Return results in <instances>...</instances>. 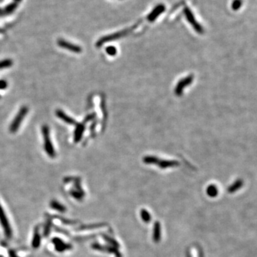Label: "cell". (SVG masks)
<instances>
[{
    "label": "cell",
    "mask_w": 257,
    "mask_h": 257,
    "mask_svg": "<svg viewBox=\"0 0 257 257\" xmlns=\"http://www.w3.org/2000/svg\"><path fill=\"white\" fill-rule=\"evenodd\" d=\"M85 127L84 125L81 124H77V127H76L74 134V140L75 142H78L81 139L82 135L84 134V131Z\"/></svg>",
    "instance_id": "ba28073f"
},
{
    "label": "cell",
    "mask_w": 257,
    "mask_h": 257,
    "mask_svg": "<svg viewBox=\"0 0 257 257\" xmlns=\"http://www.w3.org/2000/svg\"><path fill=\"white\" fill-rule=\"evenodd\" d=\"M41 131L44 139V149L49 157L54 158L56 157V151L50 139L49 127L47 125H44L41 128Z\"/></svg>",
    "instance_id": "6da1fadb"
},
{
    "label": "cell",
    "mask_w": 257,
    "mask_h": 257,
    "mask_svg": "<svg viewBox=\"0 0 257 257\" xmlns=\"http://www.w3.org/2000/svg\"><path fill=\"white\" fill-rule=\"evenodd\" d=\"M131 31V29H125V30H123L121 31H119V32L113 34V35H111L106 36V37L101 38L100 40H99L98 42L97 43V45L98 46V47H100V46L104 43L107 42V41H112V40H114V39H118V38L124 37V36H125L127 35V34H128L129 31Z\"/></svg>",
    "instance_id": "277c9868"
},
{
    "label": "cell",
    "mask_w": 257,
    "mask_h": 257,
    "mask_svg": "<svg viewBox=\"0 0 257 257\" xmlns=\"http://www.w3.org/2000/svg\"><path fill=\"white\" fill-rule=\"evenodd\" d=\"M17 7V3H13L11 5H8L7 7H6L5 9L2 10H0V15H9L12 12H13L15 10L16 8Z\"/></svg>",
    "instance_id": "30bf717a"
},
{
    "label": "cell",
    "mask_w": 257,
    "mask_h": 257,
    "mask_svg": "<svg viewBox=\"0 0 257 257\" xmlns=\"http://www.w3.org/2000/svg\"><path fill=\"white\" fill-rule=\"evenodd\" d=\"M55 114H56V116L59 117L61 120L64 121L65 123L69 124H71V125L75 124H76V121L74 119L68 116L67 114L64 112V111L62 110H61V109H57L55 111Z\"/></svg>",
    "instance_id": "52a82bcc"
},
{
    "label": "cell",
    "mask_w": 257,
    "mask_h": 257,
    "mask_svg": "<svg viewBox=\"0 0 257 257\" xmlns=\"http://www.w3.org/2000/svg\"><path fill=\"white\" fill-rule=\"evenodd\" d=\"M106 51H107V53L109 54V55H114V54H116V53H117V49H116V48H115V47H107Z\"/></svg>",
    "instance_id": "7c38bea8"
},
{
    "label": "cell",
    "mask_w": 257,
    "mask_h": 257,
    "mask_svg": "<svg viewBox=\"0 0 257 257\" xmlns=\"http://www.w3.org/2000/svg\"><path fill=\"white\" fill-rule=\"evenodd\" d=\"M165 9H166V8H165V6L164 5H162V4L158 5L151 12V13L147 16V19L150 21L156 20L157 17H158L159 15H161V14L165 11Z\"/></svg>",
    "instance_id": "8992f818"
},
{
    "label": "cell",
    "mask_w": 257,
    "mask_h": 257,
    "mask_svg": "<svg viewBox=\"0 0 257 257\" xmlns=\"http://www.w3.org/2000/svg\"><path fill=\"white\" fill-rule=\"evenodd\" d=\"M8 83L7 81L4 80V79H1L0 80V90H3L7 88Z\"/></svg>",
    "instance_id": "4fadbf2b"
},
{
    "label": "cell",
    "mask_w": 257,
    "mask_h": 257,
    "mask_svg": "<svg viewBox=\"0 0 257 257\" xmlns=\"http://www.w3.org/2000/svg\"><path fill=\"white\" fill-rule=\"evenodd\" d=\"M192 77H188V78L185 79H184V80H182V81H180V82L179 83V84L177 85L176 90H175V91H176V94H180L182 93V91L183 90V89H184V87H186L185 85H187L188 84H189L192 82Z\"/></svg>",
    "instance_id": "9c48e42d"
},
{
    "label": "cell",
    "mask_w": 257,
    "mask_h": 257,
    "mask_svg": "<svg viewBox=\"0 0 257 257\" xmlns=\"http://www.w3.org/2000/svg\"><path fill=\"white\" fill-rule=\"evenodd\" d=\"M57 44L61 48L67 49V50L71 51L74 53H80L81 51V48L78 45L74 44L69 42V41L64 40V39H59L57 41Z\"/></svg>",
    "instance_id": "5b68a950"
},
{
    "label": "cell",
    "mask_w": 257,
    "mask_h": 257,
    "mask_svg": "<svg viewBox=\"0 0 257 257\" xmlns=\"http://www.w3.org/2000/svg\"><path fill=\"white\" fill-rule=\"evenodd\" d=\"M184 13L185 17H186L187 21L191 24V25L194 27L195 31H197L198 33H202L203 32V28L198 23V21L196 20L195 17L193 15L192 12L191 11V9L189 7H185L184 9Z\"/></svg>",
    "instance_id": "3957f363"
},
{
    "label": "cell",
    "mask_w": 257,
    "mask_h": 257,
    "mask_svg": "<svg viewBox=\"0 0 257 257\" xmlns=\"http://www.w3.org/2000/svg\"><path fill=\"white\" fill-rule=\"evenodd\" d=\"M0 97H1V96H0Z\"/></svg>",
    "instance_id": "9a60e30c"
},
{
    "label": "cell",
    "mask_w": 257,
    "mask_h": 257,
    "mask_svg": "<svg viewBox=\"0 0 257 257\" xmlns=\"http://www.w3.org/2000/svg\"><path fill=\"white\" fill-rule=\"evenodd\" d=\"M28 111H29L28 107L26 106L21 107V109H19V112L17 114L15 119H13L12 122L11 123L10 126H9V131L12 134H15L18 131V129L20 127L21 122H22L24 119L25 118L26 115L27 114Z\"/></svg>",
    "instance_id": "7a4b0ae2"
},
{
    "label": "cell",
    "mask_w": 257,
    "mask_h": 257,
    "mask_svg": "<svg viewBox=\"0 0 257 257\" xmlns=\"http://www.w3.org/2000/svg\"><path fill=\"white\" fill-rule=\"evenodd\" d=\"M15 1H16V2H21V0H15Z\"/></svg>",
    "instance_id": "5bb4252c"
},
{
    "label": "cell",
    "mask_w": 257,
    "mask_h": 257,
    "mask_svg": "<svg viewBox=\"0 0 257 257\" xmlns=\"http://www.w3.org/2000/svg\"><path fill=\"white\" fill-rule=\"evenodd\" d=\"M13 65V61L10 59H5L0 61V69L9 68Z\"/></svg>",
    "instance_id": "8fae6325"
}]
</instances>
